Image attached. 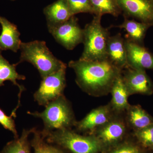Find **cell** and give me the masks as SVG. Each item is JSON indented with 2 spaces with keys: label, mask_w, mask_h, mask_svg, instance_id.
<instances>
[{
  "label": "cell",
  "mask_w": 153,
  "mask_h": 153,
  "mask_svg": "<svg viewBox=\"0 0 153 153\" xmlns=\"http://www.w3.org/2000/svg\"><path fill=\"white\" fill-rule=\"evenodd\" d=\"M128 67L134 69L153 70V54L144 45L125 38Z\"/></svg>",
  "instance_id": "obj_12"
},
{
  "label": "cell",
  "mask_w": 153,
  "mask_h": 153,
  "mask_svg": "<svg viewBox=\"0 0 153 153\" xmlns=\"http://www.w3.org/2000/svg\"><path fill=\"white\" fill-rule=\"evenodd\" d=\"M124 18V20L122 24L115 27L125 30L127 33L125 36L126 39L136 44L144 45L146 33L148 29L152 27L133 19L130 20L127 18Z\"/></svg>",
  "instance_id": "obj_18"
},
{
  "label": "cell",
  "mask_w": 153,
  "mask_h": 153,
  "mask_svg": "<svg viewBox=\"0 0 153 153\" xmlns=\"http://www.w3.org/2000/svg\"><path fill=\"white\" fill-rule=\"evenodd\" d=\"M124 18L153 27V0H117Z\"/></svg>",
  "instance_id": "obj_11"
},
{
  "label": "cell",
  "mask_w": 153,
  "mask_h": 153,
  "mask_svg": "<svg viewBox=\"0 0 153 153\" xmlns=\"http://www.w3.org/2000/svg\"><path fill=\"white\" fill-rule=\"evenodd\" d=\"M101 15H95L83 30L84 49L79 59L88 61L107 60L106 48L110 34L109 28L102 26Z\"/></svg>",
  "instance_id": "obj_5"
},
{
  "label": "cell",
  "mask_w": 153,
  "mask_h": 153,
  "mask_svg": "<svg viewBox=\"0 0 153 153\" xmlns=\"http://www.w3.org/2000/svg\"><path fill=\"white\" fill-rule=\"evenodd\" d=\"M137 142L144 149H151L153 146V125L133 131Z\"/></svg>",
  "instance_id": "obj_24"
},
{
  "label": "cell",
  "mask_w": 153,
  "mask_h": 153,
  "mask_svg": "<svg viewBox=\"0 0 153 153\" xmlns=\"http://www.w3.org/2000/svg\"><path fill=\"white\" fill-rule=\"evenodd\" d=\"M48 29L57 43L68 50H73L83 43V30L79 26L78 19L75 16L60 25Z\"/></svg>",
  "instance_id": "obj_8"
},
{
  "label": "cell",
  "mask_w": 153,
  "mask_h": 153,
  "mask_svg": "<svg viewBox=\"0 0 153 153\" xmlns=\"http://www.w3.org/2000/svg\"><path fill=\"white\" fill-rule=\"evenodd\" d=\"M144 149L137 142L124 140L116 146L103 151V153H145Z\"/></svg>",
  "instance_id": "obj_23"
},
{
  "label": "cell",
  "mask_w": 153,
  "mask_h": 153,
  "mask_svg": "<svg viewBox=\"0 0 153 153\" xmlns=\"http://www.w3.org/2000/svg\"><path fill=\"white\" fill-rule=\"evenodd\" d=\"M66 68L67 65L42 79L39 88L33 94L34 100L39 105L46 106L50 102L64 95Z\"/></svg>",
  "instance_id": "obj_7"
},
{
  "label": "cell",
  "mask_w": 153,
  "mask_h": 153,
  "mask_svg": "<svg viewBox=\"0 0 153 153\" xmlns=\"http://www.w3.org/2000/svg\"><path fill=\"white\" fill-rule=\"evenodd\" d=\"M33 137L30 141L35 153H67V151L57 145L49 143L45 140L41 131L35 128Z\"/></svg>",
  "instance_id": "obj_21"
},
{
  "label": "cell",
  "mask_w": 153,
  "mask_h": 153,
  "mask_svg": "<svg viewBox=\"0 0 153 153\" xmlns=\"http://www.w3.org/2000/svg\"><path fill=\"white\" fill-rule=\"evenodd\" d=\"M95 15L110 14L115 17L122 14L117 0H90Z\"/></svg>",
  "instance_id": "obj_22"
},
{
  "label": "cell",
  "mask_w": 153,
  "mask_h": 153,
  "mask_svg": "<svg viewBox=\"0 0 153 153\" xmlns=\"http://www.w3.org/2000/svg\"><path fill=\"white\" fill-rule=\"evenodd\" d=\"M41 134L47 143L60 146L71 153H99L103 151L101 143L94 135H82L72 129Z\"/></svg>",
  "instance_id": "obj_4"
},
{
  "label": "cell",
  "mask_w": 153,
  "mask_h": 153,
  "mask_svg": "<svg viewBox=\"0 0 153 153\" xmlns=\"http://www.w3.org/2000/svg\"><path fill=\"white\" fill-rule=\"evenodd\" d=\"M34 128L24 129L21 136L8 143L0 153H31L29 137Z\"/></svg>",
  "instance_id": "obj_20"
},
{
  "label": "cell",
  "mask_w": 153,
  "mask_h": 153,
  "mask_svg": "<svg viewBox=\"0 0 153 153\" xmlns=\"http://www.w3.org/2000/svg\"><path fill=\"white\" fill-rule=\"evenodd\" d=\"M72 12L75 16L80 13H87L94 15L93 7L90 0H66Z\"/></svg>",
  "instance_id": "obj_25"
},
{
  "label": "cell",
  "mask_w": 153,
  "mask_h": 153,
  "mask_svg": "<svg viewBox=\"0 0 153 153\" xmlns=\"http://www.w3.org/2000/svg\"><path fill=\"white\" fill-rule=\"evenodd\" d=\"M2 32L0 35V49L2 51L10 50L17 52L20 49L22 41L21 34L17 27L4 17L0 16Z\"/></svg>",
  "instance_id": "obj_15"
},
{
  "label": "cell",
  "mask_w": 153,
  "mask_h": 153,
  "mask_svg": "<svg viewBox=\"0 0 153 153\" xmlns=\"http://www.w3.org/2000/svg\"><path fill=\"white\" fill-rule=\"evenodd\" d=\"M130 130L124 113L116 114L111 120L91 134L99 140L104 151L123 141Z\"/></svg>",
  "instance_id": "obj_6"
},
{
  "label": "cell",
  "mask_w": 153,
  "mask_h": 153,
  "mask_svg": "<svg viewBox=\"0 0 153 153\" xmlns=\"http://www.w3.org/2000/svg\"><path fill=\"white\" fill-rule=\"evenodd\" d=\"M107 60L123 69L128 67L125 39L120 33L110 36L106 48Z\"/></svg>",
  "instance_id": "obj_13"
},
{
  "label": "cell",
  "mask_w": 153,
  "mask_h": 153,
  "mask_svg": "<svg viewBox=\"0 0 153 153\" xmlns=\"http://www.w3.org/2000/svg\"><path fill=\"white\" fill-rule=\"evenodd\" d=\"M121 73L115 80L110 92L112 98L110 103L115 112L117 114L125 112L130 105L128 100L129 95Z\"/></svg>",
  "instance_id": "obj_17"
},
{
  "label": "cell",
  "mask_w": 153,
  "mask_h": 153,
  "mask_svg": "<svg viewBox=\"0 0 153 153\" xmlns=\"http://www.w3.org/2000/svg\"><path fill=\"white\" fill-rule=\"evenodd\" d=\"M117 113L115 112L110 102L106 105L94 108L79 121H76L74 127L76 132L84 134H91L97 129L106 123Z\"/></svg>",
  "instance_id": "obj_9"
},
{
  "label": "cell",
  "mask_w": 153,
  "mask_h": 153,
  "mask_svg": "<svg viewBox=\"0 0 153 153\" xmlns=\"http://www.w3.org/2000/svg\"><path fill=\"white\" fill-rule=\"evenodd\" d=\"M127 123L133 131L153 125V117L139 105H130L125 112Z\"/></svg>",
  "instance_id": "obj_16"
},
{
  "label": "cell",
  "mask_w": 153,
  "mask_h": 153,
  "mask_svg": "<svg viewBox=\"0 0 153 153\" xmlns=\"http://www.w3.org/2000/svg\"><path fill=\"white\" fill-rule=\"evenodd\" d=\"M47 28L55 27L68 21L74 15L66 0H57L44 9Z\"/></svg>",
  "instance_id": "obj_14"
},
{
  "label": "cell",
  "mask_w": 153,
  "mask_h": 153,
  "mask_svg": "<svg viewBox=\"0 0 153 153\" xmlns=\"http://www.w3.org/2000/svg\"><path fill=\"white\" fill-rule=\"evenodd\" d=\"M151 149L153 151V146L152 147V148H151Z\"/></svg>",
  "instance_id": "obj_27"
},
{
  "label": "cell",
  "mask_w": 153,
  "mask_h": 153,
  "mask_svg": "<svg viewBox=\"0 0 153 153\" xmlns=\"http://www.w3.org/2000/svg\"><path fill=\"white\" fill-rule=\"evenodd\" d=\"M68 67L76 74L75 82L88 95L100 97L110 93L115 80L122 70L107 60H71Z\"/></svg>",
  "instance_id": "obj_1"
},
{
  "label": "cell",
  "mask_w": 153,
  "mask_h": 153,
  "mask_svg": "<svg viewBox=\"0 0 153 153\" xmlns=\"http://www.w3.org/2000/svg\"><path fill=\"white\" fill-rule=\"evenodd\" d=\"M42 112L28 111L27 113L43 120L42 134L60 129H71L76 122L71 102L64 95L49 102Z\"/></svg>",
  "instance_id": "obj_2"
},
{
  "label": "cell",
  "mask_w": 153,
  "mask_h": 153,
  "mask_svg": "<svg viewBox=\"0 0 153 153\" xmlns=\"http://www.w3.org/2000/svg\"><path fill=\"white\" fill-rule=\"evenodd\" d=\"M19 107L16 106V108L12 111L10 116L7 115L5 112L0 108V124L3 127L7 130L12 132L13 134L14 138L19 137L18 131L16 128L15 120L13 117H16V111L19 108Z\"/></svg>",
  "instance_id": "obj_26"
},
{
  "label": "cell",
  "mask_w": 153,
  "mask_h": 153,
  "mask_svg": "<svg viewBox=\"0 0 153 153\" xmlns=\"http://www.w3.org/2000/svg\"><path fill=\"white\" fill-rule=\"evenodd\" d=\"M11 1H16V0H11Z\"/></svg>",
  "instance_id": "obj_28"
},
{
  "label": "cell",
  "mask_w": 153,
  "mask_h": 153,
  "mask_svg": "<svg viewBox=\"0 0 153 153\" xmlns=\"http://www.w3.org/2000/svg\"><path fill=\"white\" fill-rule=\"evenodd\" d=\"M121 74L129 96L153 94V82L146 70L134 69L128 66L123 69Z\"/></svg>",
  "instance_id": "obj_10"
},
{
  "label": "cell",
  "mask_w": 153,
  "mask_h": 153,
  "mask_svg": "<svg viewBox=\"0 0 153 153\" xmlns=\"http://www.w3.org/2000/svg\"><path fill=\"white\" fill-rule=\"evenodd\" d=\"M20 50L21 56L18 65L24 62L31 63L38 70L41 79L66 65L53 55L44 41L22 42Z\"/></svg>",
  "instance_id": "obj_3"
},
{
  "label": "cell",
  "mask_w": 153,
  "mask_h": 153,
  "mask_svg": "<svg viewBox=\"0 0 153 153\" xmlns=\"http://www.w3.org/2000/svg\"><path fill=\"white\" fill-rule=\"evenodd\" d=\"M2 51L0 49V87L4 85L5 81H10L13 85L19 87V93L18 96L19 99H21V95L25 90V88L19 84L17 80H25L26 76L17 72L16 67L18 64H10L2 55Z\"/></svg>",
  "instance_id": "obj_19"
}]
</instances>
